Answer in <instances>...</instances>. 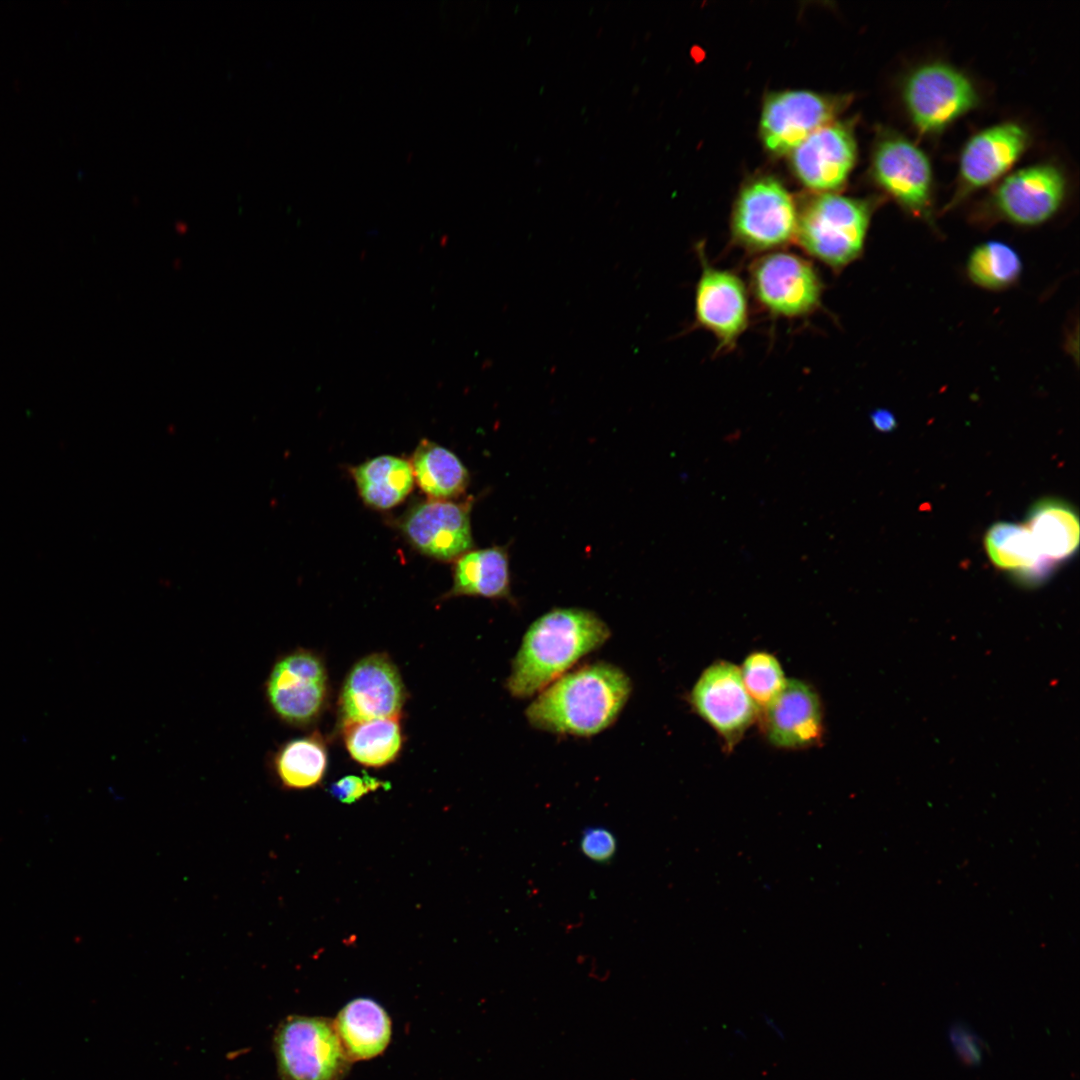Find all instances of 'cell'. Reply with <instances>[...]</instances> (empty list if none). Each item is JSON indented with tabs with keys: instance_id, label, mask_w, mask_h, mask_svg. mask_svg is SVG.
<instances>
[{
	"instance_id": "obj_1",
	"label": "cell",
	"mask_w": 1080,
	"mask_h": 1080,
	"mask_svg": "<svg viewBox=\"0 0 1080 1080\" xmlns=\"http://www.w3.org/2000/svg\"><path fill=\"white\" fill-rule=\"evenodd\" d=\"M632 682L619 666L597 661L568 671L537 694L525 709L531 727L574 737H592L619 718Z\"/></svg>"
},
{
	"instance_id": "obj_2",
	"label": "cell",
	"mask_w": 1080,
	"mask_h": 1080,
	"mask_svg": "<svg viewBox=\"0 0 1080 1080\" xmlns=\"http://www.w3.org/2000/svg\"><path fill=\"white\" fill-rule=\"evenodd\" d=\"M610 637L607 623L591 610L551 609L524 633L505 687L514 698L537 695Z\"/></svg>"
},
{
	"instance_id": "obj_3",
	"label": "cell",
	"mask_w": 1080,
	"mask_h": 1080,
	"mask_svg": "<svg viewBox=\"0 0 1080 1080\" xmlns=\"http://www.w3.org/2000/svg\"><path fill=\"white\" fill-rule=\"evenodd\" d=\"M872 208L863 199L816 195L798 209L795 240L809 256L839 272L862 254Z\"/></svg>"
},
{
	"instance_id": "obj_4",
	"label": "cell",
	"mask_w": 1080,
	"mask_h": 1080,
	"mask_svg": "<svg viewBox=\"0 0 1080 1080\" xmlns=\"http://www.w3.org/2000/svg\"><path fill=\"white\" fill-rule=\"evenodd\" d=\"M273 1052L281 1080H343L351 1067L334 1021L290 1015L274 1031Z\"/></svg>"
},
{
	"instance_id": "obj_5",
	"label": "cell",
	"mask_w": 1080,
	"mask_h": 1080,
	"mask_svg": "<svg viewBox=\"0 0 1080 1080\" xmlns=\"http://www.w3.org/2000/svg\"><path fill=\"white\" fill-rule=\"evenodd\" d=\"M798 209L786 188L772 177L746 184L731 216L732 241L750 253H767L795 240Z\"/></svg>"
},
{
	"instance_id": "obj_6",
	"label": "cell",
	"mask_w": 1080,
	"mask_h": 1080,
	"mask_svg": "<svg viewBox=\"0 0 1080 1080\" xmlns=\"http://www.w3.org/2000/svg\"><path fill=\"white\" fill-rule=\"evenodd\" d=\"M749 283L759 306L774 317L784 318L815 312L824 290L811 261L782 250L765 253L751 263Z\"/></svg>"
},
{
	"instance_id": "obj_7",
	"label": "cell",
	"mask_w": 1080,
	"mask_h": 1080,
	"mask_svg": "<svg viewBox=\"0 0 1080 1080\" xmlns=\"http://www.w3.org/2000/svg\"><path fill=\"white\" fill-rule=\"evenodd\" d=\"M266 702L282 722L294 727L314 723L328 697V675L322 659L295 649L273 663L264 683Z\"/></svg>"
},
{
	"instance_id": "obj_8",
	"label": "cell",
	"mask_w": 1080,
	"mask_h": 1080,
	"mask_svg": "<svg viewBox=\"0 0 1080 1080\" xmlns=\"http://www.w3.org/2000/svg\"><path fill=\"white\" fill-rule=\"evenodd\" d=\"M903 100L917 130L932 134L972 110L978 104V95L959 70L943 63H929L908 75Z\"/></svg>"
},
{
	"instance_id": "obj_9",
	"label": "cell",
	"mask_w": 1080,
	"mask_h": 1080,
	"mask_svg": "<svg viewBox=\"0 0 1080 1080\" xmlns=\"http://www.w3.org/2000/svg\"><path fill=\"white\" fill-rule=\"evenodd\" d=\"M688 700L716 731L728 752L758 719L759 708L743 684L740 668L728 661L709 665L692 687Z\"/></svg>"
},
{
	"instance_id": "obj_10",
	"label": "cell",
	"mask_w": 1080,
	"mask_h": 1080,
	"mask_svg": "<svg viewBox=\"0 0 1080 1080\" xmlns=\"http://www.w3.org/2000/svg\"><path fill=\"white\" fill-rule=\"evenodd\" d=\"M871 168L876 183L901 207L914 216L930 217L932 169L918 146L897 132L885 131L875 144Z\"/></svg>"
},
{
	"instance_id": "obj_11",
	"label": "cell",
	"mask_w": 1080,
	"mask_h": 1080,
	"mask_svg": "<svg viewBox=\"0 0 1080 1080\" xmlns=\"http://www.w3.org/2000/svg\"><path fill=\"white\" fill-rule=\"evenodd\" d=\"M696 250L701 274L695 287V323L715 336L717 353L729 352L749 324L747 289L736 273L711 265L703 247Z\"/></svg>"
},
{
	"instance_id": "obj_12",
	"label": "cell",
	"mask_w": 1080,
	"mask_h": 1080,
	"mask_svg": "<svg viewBox=\"0 0 1080 1080\" xmlns=\"http://www.w3.org/2000/svg\"><path fill=\"white\" fill-rule=\"evenodd\" d=\"M473 499H428L414 504L399 519L403 536L421 554L438 561H455L472 549Z\"/></svg>"
},
{
	"instance_id": "obj_13",
	"label": "cell",
	"mask_w": 1080,
	"mask_h": 1080,
	"mask_svg": "<svg viewBox=\"0 0 1080 1080\" xmlns=\"http://www.w3.org/2000/svg\"><path fill=\"white\" fill-rule=\"evenodd\" d=\"M840 97L807 90L770 94L763 105L760 134L770 152H791L811 133L834 121L845 104Z\"/></svg>"
},
{
	"instance_id": "obj_14",
	"label": "cell",
	"mask_w": 1080,
	"mask_h": 1080,
	"mask_svg": "<svg viewBox=\"0 0 1080 1080\" xmlns=\"http://www.w3.org/2000/svg\"><path fill=\"white\" fill-rule=\"evenodd\" d=\"M406 696L399 670L386 654L365 656L353 665L341 688L340 725L400 715Z\"/></svg>"
},
{
	"instance_id": "obj_15",
	"label": "cell",
	"mask_w": 1080,
	"mask_h": 1080,
	"mask_svg": "<svg viewBox=\"0 0 1080 1080\" xmlns=\"http://www.w3.org/2000/svg\"><path fill=\"white\" fill-rule=\"evenodd\" d=\"M1066 193L1063 173L1054 165L1037 164L1005 177L989 203L1001 219L1023 226L1041 224L1060 208Z\"/></svg>"
},
{
	"instance_id": "obj_16",
	"label": "cell",
	"mask_w": 1080,
	"mask_h": 1080,
	"mask_svg": "<svg viewBox=\"0 0 1080 1080\" xmlns=\"http://www.w3.org/2000/svg\"><path fill=\"white\" fill-rule=\"evenodd\" d=\"M1028 145L1027 130L1015 122L993 125L973 135L961 152L958 185L950 206L1004 176Z\"/></svg>"
},
{
	"instance_id": "obj_17",
	"label": "cell",
	"mask_w": 1080,
	"mask_h": 1080,
	"mask_svg": "<svg viewBox=\"0 0 1080 1080\" xmlns=\"http://www.w3.org/2000/svg\"><path fill=\"white\" fill-rule=\"evenodd\" d=\"M760 728L767 741L782 749H805L821 744L823 707L807 682L789 679L776 698L759 710Z\"/></svg>"
},
{
	"instance_id": "obj_18",
	"label": "cell",
	"mask_w": 1080,
	"mask_h": 1080,
	"mask_svg": "<svg viewBox=\"0 0 1080 1080\" xmlns=\"http://www.w3.org/2000/svg\"><path fill=\"white\" fill-rule=\"evenodd\" d=\"M856 141L848 124L832 121L790 152L794 174L808 188L830 193L844 185L856 161Z\"/></svg>"
},
{
	"instance_id": "obj_19",
	"label": "cell",
	"mask_w": 1080,
	"mask_h": 1080,
	"mask_svg": "<svg viewBox=\"0 0 1080 1080\" xmlns=\"http://www.w3.org/2000/svg\"><path fill=\"white\" fill-rule=\"evenodd\" d=\"M453 582L445 599L459 596L513 602L508 545L471 549L454 561Z\"/></svg>"
},
{
	"instance_id": "obj_20",
	"label": "cell",
	"mask_w": 1080,
	"mask_h": 1080,
	"mask_svg": "<svg viewBox=\"0 0 1080 1080\" xmlns=\"http://www.w3.org/2000/svg\"><path fill=\"white\" fill-rule=\"evenodd\" d=\"M333 1021L351 1062L377 1057L390 1043V1016L374 999L359 997L349 1001Z\"/></svg>"
},
{
	"instance_id": "obj_21",
	"label": "cell",
	"mask_w": 1080,
	"mask_h": 1080,
	"mask_svg": "<svg viewBox=\"0 0 1080 1080\" xmlns=\"http://www.w3.org/2000/svg\"><path fill=\"white\" fill-rule=\"evenodd\" d=\"M984 546L991 562L1026 584H1037L1054 570L1041 555L1025 524L997 522L986 532Z\"/></svg>"
},
{
	"instance_id": "obj_22",
	"label": "cell",
	"mask_w": 1080,
	"mask_h": 1080,
	"mask_svg": "<svg viewBox=\"0 0 1080 1080\" xmlns=\"http://www.w3.org/2000/svg\"><path fill=\"white\" fill-rule=\"evenodd\" d=\"M1025 525L1043 558L1054 567L1078 550L1079 517L1072 505L1062 499L1047 497L1035 502Z\"/></svg>"
},
{
	"instance_id": "obj_23",
	"label": "cell",
	"mask_w": 1080,
	"mask_h": 1080,
	"mask_svg": "<svg viewBox=\"0 0 1080 1080\" xmlns=\"http://www.w3.org/2000/svg\"><path fill=\"white\" fill-rule=\"evenodd\" d=\"M351 474L362 501L378 510L400 504L414 485L409 460L393 455L369 459L351 468Z\"/></svg>"
},
{
	"instance_id": "obj_24",
	"label": "cell",
	"mask_w": 1080,
	"mask_h": 1080,
	"mask_svg": "<svg viewBox=\"0 0 1080 1080\" xmlns=\"http://www.w3.org/2000/svg\"><path fill=\"white\" fill-rule=\"evenodd\" d=\"M414 481L430 498L452 500L466 491L470 476L452 451L423 439L409 460Z\"/></svg>"
},
{
	"instance_id": "obj_25",
	"label": "cell",
	"mask_w": 1080,
	"mask_h": 1080,
	"mask_svg": "<svg viewBox=\"0 0 1080 1080\" xmlns=\"http://www.w3.org/2000/svg\"><path fill=\"white\" fill-rule=\"evenodd\" d=\"M345 748L357 763L380 768L395 761L402 749L400 715L340 725Z\"/></svg>"
},
{
	"instance_id": "obj_26",
	"label": "cell",
	"mask_w": 1080,
	"mask_h": 1080,
	"mask_svg": "<svg viewBox=\"0 0 1080 1080\" xmlns=\"http://www.w3.org/2000/svg\"><path fill=\"white\" fill-rule=\"evenodd\" d=\"M270 762L273 774L284 788L314 787L327 770L326 743L318 733L290 739L274 751Z\"/></svg>"
},
{
	"instance_id": "obj_27",
	"label": "cell",
	"mask_w": 1080,
	"mask_h": 1080,
	"mask_svg": "<svg viewBox=\"0 0 1080 1080\" xmlns=\"http://www.w3.org/2000/svg\"><path fill=\"white\" fill-rule=\"evenodd\" d=\"M1021 268L1017 252L1000 241H988L977 246L967 264L969 278L978 286L992 290L1013 284Z\"/></svg>"
},
{
	"instance_id": "obj_28",
	"label": "cell",
	"mask_w": 1080,
	"mask_h": 1080,
	"mask_svg": "<svg viewBox=\"0 0 1080 1080\" xmlns=\"http://www.w3.org/2000/svg\"><path fill=\"white\" fill-rule=\"evenodd\" d=\"M740 672L743 684L759 710L776 698L787 681L777 658L765 651L749 654Z\"/></svg>"
},
{
	"instance_id": "obj_29",
	"label": "cell",
	"mask_w": 1080,
	"mask_h": 1080,
	"mask_svg": "<svg viewBox=\"0 0 1080 1080\" xmlns=\"http://www.w3.org/2000/svg\"><path fill=\"white\" fill-rule=\"evenodd\" d=\"M948 1038L962 1064L981 1065L985 1042L968 1024L960 1020L953 1022L948 1029Z\"/></svg>"
},
{
	"instance_id": "obj_30",
	"label": "cell",
	"mask_w": 1080,
	"mask_h": 1080,
	"mask_svg": "<svg viewBox=\"0 0 1080 1080\" xmlns=\"http://www.w3.org/2000/svg\"><path fill=\"white\" fill-rule=\"evenodd\" d=\"M579 846L583 855L591 861L608 864L616 854L617 839L605 827H588L582 832Z\"/></svg>"
},
{
	"instance_id": "obj_31",
	"label": "cell",
	"mask_w": 1080,
	"mask_h": 1080,
	"mask_svg": "<svg viewBox=\"0 0 1080 1080\" xmlns=\"http://www.w3.org/2000/svg\"><path fill=\"white\" fill-rule=\"evenodd\" d=\"M386 787L389 788L390 784L368 774L363 776L347 775L332 783L329 793L338 801L350 804L370 792Z\"/></svg>"
},
{
	"instance_id": "obj_32",
	"label": "cell",
	"mask_w": 1080,
	"mask_h": 1080,
	"mask_svg": "<svg viewBox=\"0 0 1080 1080\" xmlns=\"http://www.w3.org/2000/svg\"><path fill=\"white\" fill-rule=\"evenodd\" d=\"M874 427L881 432H889L896 426L894 415L885 409L875 410L871 415Z\"/></svg>"
}]
</instances>
